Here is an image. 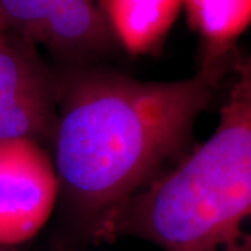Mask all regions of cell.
I'll use <instances>...</instances> for the list:
<instances>
[{"label":"cell","mask_w":251,"mask_h":251,"mask_svg":"<svg viewBox=\"0 0 251 251\" xmlns=\"http://www.w3.org/2000/svg\"><path fill=\"white\" fill-rule=\"evenodd\" d=\"M226 69L221 59L175 81L110 72L70 75L53 131L59 187L97 224L187 147Z\"/></svg>","instance_id":"1"},{"label":"cell","mask_w":251,"mask_h":251,"mask_svg":"<svg viewBox=\"0 0 251 251\" xmlns=\"http://www.w3.org/2000/svg\"><path fill=\"white\" fill-rule=\"evenodd\" d=\"M94 234L163 251H251V56L236 67L211 137L102 216Z\"/></svg>","instance_id":"2"},{"label":"cell","mask_w":251,"mask_h":251,"mask_svg":"<svg viewBox=\"0 0 251 251\" xmlns=\"http://www.w3.org/2000/svg\"><path fill=\"white\" fill-rule=\"evenodd\" d=\"M0 28L69 59L102 53L115 39L99 0H0Z\"/></svg>","instance_id":"3"},{"label":"cell","mask_w":251,"mask_h":251,"mask_svg":"<svg viewBox=\"0 0 251 251\" xmlns=\"http://www.w3.org/2000/svg\"><path fill=\"white\" fill-rule=\"evenodd\" d=\"M57 191L54 163L39 144L0 140V244L32 239L52 214Z\"/></svg>","instance_id":"4"},{"label":"cell","mask_w":251,"mask_h":251,"mask_svg":"<svg viewBox=\"0 0 251 251\" xmlns=\"http://www.w3.org/2000/svg\"><path fill=\"white\" fill-rule=\"evenodd\" d=\"M53 90L36 46L11 34L0 36V140L38 143L54 131Z\"/></svg>","instance_id":"5"},{"label":"cell","mask_w":251,"mask_h":251,"mask_svg":"<svg viewBox=\"0 0 251 251\" xmlns=\"http://www.w3.org/2000/svg\"><path fill=\"white\" fill-rule=\"evenodd\" d=\"M113 38L130 53L151 52L168 35L183 0H99Z\"/></svg>","instance_id":"6"},{"label":"cell","mask_w":251,"mask_h":251,"mask_svg":"<svg viewBox=\"0 0 251 251\" xmlns=\"http://www.w3.org/2000/svg\"><path fill=\"white\" fill-rule=\"evenodd\" d=\"M183 6L205 42L204 60L226 59L232 44L251 24V0H183Z\"/></svg>","instance_id":"7"},{"label":"cell","mask_w":251,"mask_h":251,"mask_svg":"<svg viewBox=\"0 0 251 251\" xmlns=\"http://www.w3.org/2000/svg\"><path fill=\"white\" fill-rule=\"evenodd\" d=\"M3 34H6V32H3V31H1V28H0V36L3 35Z\"/></svg>","instance_id":"8"}]
</instances>
